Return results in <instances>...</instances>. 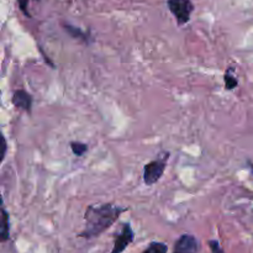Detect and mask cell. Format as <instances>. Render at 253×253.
<instances>
[{
    "label": "cell",
    "instance_id": "cell-6",
    "mask_svg": "<svg viewBox=\"0 0 253 253\" xmlns=\"http://www.w3.org/2000/svg\"><path fill=\"white\" fill-rule=\"evenodd\" d=\"M11 103L15 108L24 110L25 113H32V105H34V98L30 93H27L24 89H17L12 93Z\"/></svg>",
    "mask_w": 253,
    "mask_h": 253
},
{
    "label": "cell",
    "instance_id": "cell-8",
    "mask_svg": "<svg viewBox=\"0 0 253 253\" xmlns=\"http://www.w3.org/2000/svg\"><path fill=\"white\" fill-rule=\"evenodd\" d=\"M224 81H225V88L227 90H234L237 85H239V81L236 79V77L234 76V69L230 68L225 72V77H224Z\"/></svg>",
    "mask_w": 253,
    "mask_h": 253
},
{
    "label": "cell",
    "instance_id": "cell-13",
    "mask_svg": "<svg viewBox=\"0 0 253 253\" xmlns=\"http://www.w3.org/2000/svg\"><path fill=\"white\" fill-rule=\"evenodd\" d=\"M27 4H29V0H19V6L20 9L22 10V12H24L25 15H27L29 16V11H27Z\"/></svg>",
    "mask_w": 253,
    "mask_h": 253
},
{
    "label": "cell",
    "instance_id": "cell-9",
    "mask_svg": "<svg viewBox=\"0 0 253 253\" xmlns=\"http://www.w3.org/2000/svg\"><path fill=\"white\" fill-rule=\"evenodd\" d=\"M69 146H71L72 152L76 156H78V157L84 156L86 153V151H88V146L83 142H79V141H72V142L69 143Z\"/></svg>",
    "mask_w": 253,
    "mask_h": 253
},
{
    "label": "cell",
    "instance_id": "cell-12",
    "mask_svg": "<svg viewBox=\"0 0 253 253\" xmlns=\"http://www.w3.org/2000/svg\"><path fill=\"white\" fill-rule=\"evenodd\" d=\"M209 246H210V250H211V253H225L224 250L220 247V244L217 240H210Z\"/></svg>",
    "mask_w": 253,
    "mask_h": 253
},
{
    "label": "cell",
    "instance_id": "cell-4",
    "mask_svg": "<svg viewBox=\"0 0 253 253\" xmlns=\"http://www.w3.org/2000/svg\"><path fill=\"white\" fill-rule=\"evenodd\" d=\"M135 239V232L128 222H125L121 227L120 232H118L115 236V242H114V249L110 253H123L126 247L132 244Z\"/></svg>",
    "mask_w": 253,
    "mask_h": 253
},
{
    "label": "cell",
    "instance_id": "cell-14",
    "mask_svg": "<svg viewBox=\"0 0 253 253\" xmlns=\"http://www.w3.org/2000/svg\"><path fill=\"white\" fill-rule=\"evenodd\" d=\"M2 143H4V152H2V160H4L5 153H6V140L5 138H2Z\"/></svg>",
    "mask_w": 253,
    "mask_h": 253
},
{
    "label": "cell",
    "instance_id": "cell-1",
    "mask_svg": "<svg viewBox=\"0 0 253 253\" xmlns=\"http://www.w3.org/2000/svg\"><path fill=\"white\" fill-rule=\"evenodd\" d=\"M125 211H127L126 208L118 207V205L110 204V203L100 205H89L84 214L85 226L78 236L83 237V239L98 237L99 235L106 231Z\"/></svg>",
    "mask_w": 253,
    "mask_h": 253
},
{
    "label": "cell",
    "instance_id": "cell-10",
    "mask_svg": "<svg viewBox=\"0 0 253 253\" xmlns=\"http://www.w3.org/2000/svg\"><path fill=\"white\" fill-rule=\"evenodd\" d=\"M168 247L163 242H151L150 246L142 253H167Z\"/></svg>",
    "mask_w": 253,
    "mask_h": 253
},
{
    "label": "cell",
    "instance_id": "cell-11",
    "mask_svg": "<svg viewBox=\"0 0 253 253\" xmlns=\"http://www.w3.org/2000/svg\"><path fill=\"white\" fill-rule=\"evenodd\" d=\"M66 31L68 32V34H71L72 36L73 37H76V39H81V40H84V41H88V40H86V35L84 34L83 31H82V30H79V29H77V27H73V26H71V25H66Z\"/></svg>",
    "mask_w": 253,
    "mask_h": 253
},
{
    "label": "cell",
    "instance_id": "cell-5",
    "mask_svg": "<svg viewBox=\"0 0 253 253\" xmlns=\"http://www.w3.org/2000/svg\"><path fill=\"white\" fill-rule=\"evenodd\" d=\"M200 250V242L195 236L184 234L175 241L173 253H198Z\"/></svg>",
    "mask_w": 253,
    "mask_h": 253
},
{
    "label": "cell",
    "instance_id": "cell-3",
    "mask_svg": "<svg viewBox=\"0 0 253 253\" xmlns=\"http://www.w3.org/2000/svg\"><path fill=\"white\" fill-rule=\"evenodd\" d=\"M168 9L174 15L178 25L187 24L194 10L192 0H168Z\"/></svg>",
    "mask_w": 253,
    "mask_h": 253
},
{
    "label": "cell",
    "instance_id": "cell-2",
    "mask_svg": "<svg viewBox=\"0 0 253 253\" xmlns=\"http://www.w3.org/2000/svg\"><path fill=\"white\" fill-rule=\"evenodd\" d=\"M169 158V153L163 152L157 158L143 167V182L147 185H153L161 179V177L165 173L166 167H167V161Z\"/></svg>",
    "mask_w": 253,
    "mask_h": 253
},
{
    "label": "cell",
    "instance_id": "cell-7",
    "mask_svg": "<svg viewBox=\"0 0 253 253\" xmlns=\"http://www.w3.org/2000/svg\"><path fill=\"white\" fill-rule=\"evenodd\" d=\"M1 215H2V220H1V231H0V236H1V241L6 242L10 237V216L9 212L6 211L4 207L1 208Z\"/></svg>",
    "mask_w": 253,
    "mask_h": 253
}]
</instances>
